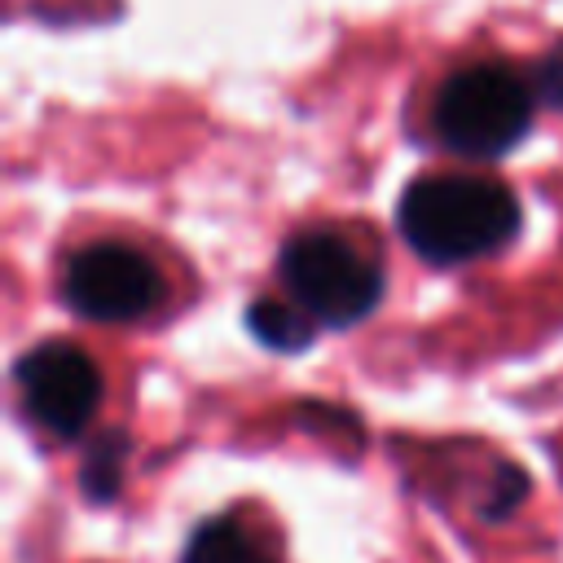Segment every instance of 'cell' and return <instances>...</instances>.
Returning a JSON list of instances; mask_svg holds the SVG:
<instances>
[{
  "instance_id": "cell-1",
  "label": "cell",
  "mask_w": 563,
  "mask_h": 563,
  "mask_svg": "<svg viewBox=\"0 0 563 563\" xmlns=\"http://www.w3.org/2000/svg\"><path fill=\"white\" fill-rule=\"evenodd\" d=\"M519 229L515 194L493 176H422L400 198V233L431 264H462L506 246Z\"/></svg>"
},
{
  "instance_id": "cell-2",
  "label": "cell",
  "mask_w": 563,
  "mask_h": 563,
  "mask_svg": "<svg viewBox=\"0 0 563 563\" xmlns=\"http://www.w3.org/2000/svg\"><path fill=\"white\" fill-rule=\"evenodd\" d=\"M431 123L440 141L471 158H497L515 150V141L532 123V92L510 66H466L444 79Z\"/></svg>"
},
{
  "instance_id": "cell-3",
  "label": "cell",
  "mask_w": 563,
  "mask_h": 563,
  "mask_svg": "<svg viewBox=\"0 0 563 563\" xmlns=\"http://www.w3.org/2000/svg\"><path fill=\"white\" fill-rule=\"evenodd\" d=\"M282 277L321 325H352L383 299V268L343 233L312 229L282 246Z\"/></svg>"
},
{
  "instance_id": "cell-4",
  "label": "cell",
  "mask_w": 563,
  "mask_h": 563,
  "mask_svg": "<svg viewBox=\"0 0 563 563\" xmlns=\"http://www.w3.org/2000/svg\"><path fill=\"white\" fill-rule=\"evenodd\" d=\"M62 299L88 321H136L158 308L163 282L141 251L123 242H92L70 255Z\"/></svg>"
},
{
  "instance_id": "cell-5",
  "label": "cell",
  "mask_w": 563,
  "mask_h": 563,
  "mask_svg": "<svg viewBox=\"0 0 563 563\" xmlns=\"http://www.w3.org/2000/svg\"><path fill=\"white\" fill-rule=\"evenodd\" d=\"M18 387H22L26 413L62 440L79 435L101 400V374L92 356L62 339L40 343L18 361Z\"/></svg>"
},
{
  "instance_id": "cell-6",
  "label": "cell",
  "mask_w": 563,
  "mask_h": 563,
  "mask_svg": "<svg viewBox=\"0 0 563 563\" xmlns=\"http://www.w3.org/2000/svg\"><path fill=\"white\" fill-rule=\"evenodd\" d=\"M185 563H273V559L233 519H211L189 537Z\"/></svg>"
},
{
  "instance_id": "cell-7",
  "label": "cell",
  "mask_w": 563,
  "mask_h": 563,
  "mask_svg": "<svg viewBox=\"0 0 563 563\" xmlns=\"http://www.w3.org/2000/svg\"><path fill=\"white\" fill-rule=\"evenodd\" d=\"M246 325H251V334H255L264 347H277V352H299V347H308V339H312V317H299L295 308H286V303H277V299L251 303Z\"/></svg>"
},
{
  "instance_id": "cell-8",
  "label": "cell",
  "mask_w": 563,
  "mask_h": 563,
  "mask_svg": "<svg viewBox=\"0 0 563 563\" xmlns=\"http://www.w3.org/2000/svg\"><path fill=\"white\" fill-rule=\"evenodd\" d=\"M123 453H128V440H123L119 431L101 435V440L88 449V457H84V466H79V484H84V493H88L92 501H110V497L119 493Z\"/></svg>"
},
{
  "instance_id": "cell-9",
  "label": "cell",
  "mask_w": 563,
  "mask_h": 563,
  "mask_svg": "<svg viewBox=\"0 0 563 563\" xmlns=\"http://www.w3.org/2000/svg\"><path fill=\"white\" fill-rule=\"evenodd\" d=\"M523 497H528V475L506 462V466L497 471V479H493V497L484 501V515H488V519H506Z\"/></svg>"
},
{
  "instance_id": "cell-10",
  "label": "cell",
  "mask_w": 563,
  "mask_h": 563,
  "mask_svg": "<svg viewBox=\"0 0 563 563\" xmlns=\"http://www.w3.org/2000/svg\"><path fill=\"white\" fill-rule=\"evenodd\" d=\"M532 88H537V97H541L545 106L563 110V44H559V48H550V53L537 62Z\"/></svg>"
}]
</instances>
